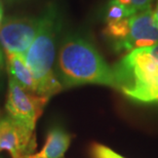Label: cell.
<instances>
[{"instance_id":"7c38bea8","label":"cell","mask_w":158,"mask_h":158,"mask_svg":"<svg viewBox=\"0 0 158 158\" xmlns=\"http://www.w3.org/2000/svg\"><path fill=\"white\" fill-rule=\"evenodd\" d=\"M91 154L94 158H124L115 153L110 148L100 144H94L91 147Z\"/></svg>"},{"instance_id":"277c9868","label":"cell","mask_w":158,"mask_h":158,"mask_svg":"<svg viewBox=\"0 0 158 158\" xmlns=\"http://www.w3.org/2000/svg\"><path fill=\"white\" fill-rule=\"evenodd\" d=\"M103 35L117 53H128L142 47L158 44V26L152 7L116 23H107Z\"/></svg>"},{"instance_id":"5b68a950","label":"cell","mask_w":158,"mask_h":158,"mask_svg":"<svg viewBox=\"0 0 158 158\" xmlns=\"http://www.w3.org/2000/svg\"><path fill=\"white\" fill-rule=\"evenodd\" d=\"M48 101V98L25 89L9 77L5 109L7 116L12 120L34 131L37 120Z\"/></svg>"},{"instance_id":"4fadbf2b","label":"cell","mask_w":158,"mask_h":158,"mask_svg":"<svg viewBox=\"0 0 158 158\" xmlns=\"http://www.w3.org/2000/svg\"><path fill=\"white\" fill-rule=\"evenodd\" d=\"M153 9V17L154 20H155L157 26H158V0H155V6L152 7Z\"/></svg>"},{"instance_id":"2e32d148","label":"cell","mask_w":158,"mask_h":158,"mask_svg":"<svg viewBox=\"0 0 158 158\" xmlns=\"http://www.w3.org/2000/svg\"><path fill=\"white\" fill-rule=\"evenodd\" d=\"M1 20H2V12H0V25H1Z\"/></svg>"},{"instance_id":"9c48e42d","label":"cell","mask_w":158,"mask_h":158,"mask_svg":"<svg viewBox=\"0 0 158 158\" xmlns=\"http://www.w3.org/2000/svg\"><path fill=\"white\" fill-rule=\"evenodd\" d=\"M6 64L10 78L31 93L37 94V83L25 56L20 53H6Z\"/></svg>"},{"instance_id":"7a4b0ae2","label":"cell","mask_w":158,"mask_h":158,"mask_svg":"<svg viewBox=\"0 0 158 158\" xmlns=\"http://www.w3.org/2000/svg\"><path fill=\"white\" fill-rule=\"evenodd\" d=\"M112 69L116 90L134 102L158 105V44L125 53Z\"/></svg>"},{"instance_id":"6da1fadb","label":"cell","mask_w":158,"mask_h":158,"mask_svg":"<svg viewBox=\"0 0 158 158\" xmlns=\"http://www.w3.org/2000/svg\"><path fill=\"white\" fill-rule=\"evenodd\" d=\"M56 75L63 88L99 84L116 89L112 67L94 44L80 35H70L63 41L58 55Z\"/></svg>"},{"instance_id":"30bf717a","label":"cell","mask_w":158,"mask_h":158,"mask_svg":"<svg viewBox=\"0 0 158 158\" xmlns=\"http://www.w3.org/2000/svg\"><path fill=\"white\" fill-rule=\"evenodd\" d=\"M134 15V12L129 10L126 6L121 4V3L114 1V0H109L105 9L104 20H105V24L116 23V22L125 20V19L131 17Z\"/></svg>"},{"instance_id":"9a60e30c","label":"cell","mask_w":158,"mask_h":158,"mask_svg":"<svg viewBox=\"0 0 158 158\" xmlns=\"http://www.w3.org/2000/svg\"><path fill=\"white\" fill-rule=\"evenodd\" d=\"M1 65H2V58H1V53H0V69H1Z\"/></svg>"},{"instance_id":"3957f363","label":"cell","mask_w":158,"mask_h":158,"mask_svg":"<svg viewBox=\"0 0 158 158\" xmlns=\"http://www.w3.org/2000/svg\"><path fill=\"white\" fill-rule=\"evenodd\" d=\"M60 27L61 17L58 9L50 6L40 17L38 32L24 56L36 80L37 94L48 99L63 89L55 71L56 42Z\"/></svg>"},{"instance_id":"ba28073f","label":"cell","mask_w":158,"mask_h":158,"mask_svg":"<svg viewBox=\"0 0 158 158\" xmlns=\"http://www.w3.org/2000/svg\"><path fill=\"white\" fill-rule=\"evenodd\" d=\"M71 139V135L64 129L60 127L50 129L41 150L27 158H63L70 146Z\"/></svg>"},{"instance_id":"52a82bcc","label":"cell","mask_w":158,"mask_h":158,"mask_svg":"<svg viewBox=\"0 0 158 158\" xmlns=\"http://www.w3.org/2000/svg\"><path fill=\"white\" fill-rule=\"evenodd\" d=\"M36 149L34 131L8 116L0 119V153L6 151L11 158H27Z\"/></svg>"},{"instance_id":"8fae6325","label":"cell","mask_w":158,"mask_h":158,"mask_svg":"<svg viewBox=\"0 0 158 158\" xmlns=\"http://www.w3.org/2000/svg\"><path fill=\"white\" fill-rule=\"evenodd\" d=\"M119 3H121L126 6L129 10H131L134 14L146 10V9L153 7L154 0H114Z\"/></svg>"},{"instance_id":"5bb4252c","label":"cell","mask_w":158,"mask_h":158,"mask_svg":"<svg viewBox=\"0 0 158 158\" xmlns=\"http://www.w3.org/2000/svg\"><path fill=\"white\" fill-rule=\"evenodd\" d=\"M0 12H3V7H2V3H1V0H0Z\"/></svg>"},{"instance_id":"8992f818","label":"cell","mask_w":158,"mask_h":158,"mask_svg":"<svg viewBox=\"0 0 158 158\" xmlns=\"http://www.w3.org/2000/svg\"><path fill=\"white\" fill-rule=\"evenodd\" d=\"M40 26V18H9L0 25V44L5 52L25 56Z\"/></svg>"}]
</instances>
